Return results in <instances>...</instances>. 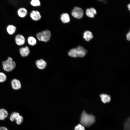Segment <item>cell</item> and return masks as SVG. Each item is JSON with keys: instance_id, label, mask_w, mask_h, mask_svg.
Returning a JSON list of instances; mask_svg holds the SVG:
<instances>
[{"instance_id": "1", "label": "cell", "mask_w": 130, "mask_h": 130, "mask_svg": "<svg viewBox=\"0 0 130 130\" xmlns=\"http://www.w3.org/2000/svg\"><path fill=\"white\" fill-rule=\"evenodd\" d=\"M95 121V117L92 114L87 113L84 110L80 117V122L82 125L86 127H89Z\"/></svg>"}, {"instance_id": "2", "label": "cell", "mask_w": 130, "mask_h": 130, "mask_svg": "<svg viewBox=\"0 0 130 130\" xmlns=\"http://www.w3.org/2000/svg\"><path fill=\"white\" fill-rule=\"evenodd\" d=\"M87 52V50L84 47L80 46L71 49L68 52V55L73 58H83Z\"/></svg>"}, {"instance_id": "3", "label": "cell", "mask_w": 130, "mask_h": 130, "mask_svg": "<svg viewBox=\"0 0 130 130\" xmlns=\"http://www.w3.org/2000/svg\"><path fill=\"white\" fill-rule=\"evenodd\" d=\"M2 64L4 70L7 72L12 71L16 66L15 62L10 57H9L6 60L3 61Z\"/></svg>"}, {"instance_id": "4", "label": "cell", "mask_w": 130, "mask_h": 130, "mask_svg": "<svg viewBox=\"0 0 130 130\" xmlns=\"http://www.w3.org/2000/svg\"><path fill=\"white\" fill-rule=\"evenodd\" d=\"M51 37L50 31L48 30L43 31L39 32L36 35L38 39L40 41L47 42L48 41Z\"/></svg>"}, {"instance_id": "5", "label": "cell", "mask_w": 130, "mask_h": 130, "mask_svg": "<svg viewBox=\"0 0 130 130\" xmlns=\"http://www.w3.org/2000/svg\"><path fill=\"white\" fill-rule=\"evenodd\" d=\"M71 14L74 17L78 19H80L83 16L84 12L81 8L75 7L72 11Z\"/></svg>"}, {"instance_id": "6", "label": "cell", "mask_w": 130, "mask_h": 130, "mask_svg": "<svg viewBox=\"0 0 130 130\" xmlns=\"http://www.w3.org/2000/svg\"><path fill=\"white\" fill-rule=\"evenodd\" d=\"M10 119L12 121H13L15 120L17 124L20 125L22 123L23 117L22 116L20 115L19 113L14 112L10 116Z\"/></svg>"}, {"instance_id": "7", "label": "cell", "mask_w": 130, "mask_h": 130, "mask_svg": "<svg viewBox=\"0 0 130 130\" xmlns=\"http://www.w3.org/2000/svg\"><path fill=\"white\" fill-rule=\"evenodd\" d=\"M14 40L16 44L19 46L23 45L26 42L25 37L21 34H17L15 37Z\"/></svg>"}, {"instance_id": "8", "label": "cell", "mask_w": 130, "mask_h": 130, "mask_svg": "<svg viewBox=\"0 0 130 130\" xmlns=\"http://www.w3.org/2000/svg\"><path fill=\"white\" fill-rule=\"evenodd\" d=\"M18 16L20 18H23L27 15L28 11L27 9L24 7H21L19 8L17 11Z\"/></svg>"}, {"instance_id": "9", "label": "cell", "mask_w": 130, "mask_h": 130, "mask_svg": "<svg viewBox=\"0 0 130 130\" xmlns=\"http://www.w3.org/2000/svg\"><path fill=\"white\" fill-rule=\"evenodd\" d=\"M19 52L21 55L24 57L28 56L30 51L29 47L26 46L20 48L19 49Z\"/></svg>"}, {"instance_id": "10", "label": "cell", "mask_w": 130, "mask_h": 130, "mask_svg": "<svg viewBox=\"0 0 130 130\" xmlns=\"http://www.w3.org/2000/svg\"><path fill=\"white\" fill-rule=\"evenodd\" d=\"M31 19L34 21H38L40 20L41 17L39 12L37 10L32 11L30 14Z\"/></svg>"}, {"instance_id": "11", "label": "cell", "mask_w": 130, "mask_h": 130, "mask_svg": "<svg viewBox=\"0 0 130 130\" xmlns=\"http://www.w3.org/2000/svg\"><path fill=\"white\" fill-rule=\"evenodd\" d=\"M6 31L9 35H12L14 34L17 30V28L14 25L12 24L8 25L6 28Z\"/></svg>"}, {"instance_id": "12", "label": "cell", "mask_w": 130, "mask_h": 130, "mask_svg": "<svg viewBox=\"0 0 130 130\" xmlns=\"http://www.w3.org/2000/svg\"><path fill=\"white\" fill-rule=\"evenodd\" d=\"M12 87L13 89L15 90H18L20 89L21 87V84L20 81L17 79H14L11 82Z\"/></svg>"}, {"instance_id": "13", "label": "cell", "mask_w": 130, "mask_h": 130, "mask_svg": "<svg viewBox=\"0 0 130 130\" xmlns=\"http://www.w3.org/2000/svg\"><path fill=\"white\" fill-rule=\"evenodd\" d=\"M36 64L37 67L40 69H44L47 65L46 62L42 59L37 60Z\"/></svg>"}, {"instance_id": "14", "label": "cell", "mask_w": 130, "mask_h": 130, "mask_svg": "<svg viewBox=\"0 0 130 130\" xmlns=\"http://www.w3.org/2000/svg\"><path fill=\"white\" fill-rule=\"evenodd\" d=\"M100 97L101 100L104 104L109 103L111 101V97L109 95L103 93L100 95Z\"/></svg>"}, {"instance_id": "15", "label": "cell", "mask_w": 130, "mask_h": 130, "mask_svg": "<svg viewBox=\"0 0 130 130\" xmlns=\"http://www.w3.org/2000/svg\"><path fill=\"white\" fill-rule=\"evenodd\" d=\"M92 33L89 31H86L84 33L83 38L87 41H90L93 38Z\"/></svg>"}, {"instance_id": "16", "label": "cell", "mask_w": 130, "mask_h": 130, "mask_svg": "<svg viewBox=\"0 0 130 130\" xmlns=\"http://www.w3.org/2000/svg\"><path fill=\"white\" fill-rule=\"evenodd\" d=\"M61 19L62 22L64 23H68L70 20L69 16L67 13H63L61 15Z\"/></svg>"}, {"instance_id": "17", "label": "cell", "mask_w": 130, "mask_h": 130, "mask_svg": "<svg viewBox=\"0 0 130 130\" xmlns=\"http://www.w3.org/2000/svg\"><path fill=\"white\" fill-rule=\"evenodd\" d=\"M8 115V112L6 110L3 109H0V120H4L7 117Z\"/></svg>"}, {"instance_id": "18", "label": "cell", "mask_w": 130, "mask_h": 130, "mask_svg": "<svg viewBox=\"0 0 130 130\" xmlns=\"http://www.w3.org/2000/svg\"><path fill=\"white\" fill-rule=\"evenodd\" d=\"M27 40L28 44L31 46H34L37 43V40L36 39L32 36L29 37L27 39Z\"/></svg>"}, {"instance_id": "19", "label": "cell", "mask_w": 130, "mask_h": 130, "mask_svg": "<svg viewBox=\"0 0 130 130\" xmlns=\"http://www.w3.org/2000/svg\"><path fill=\"white\" fill-rule=\"evenodd\" d=\"M30 3L32 6H39L40 5V1L39 0H32Z\"/></svg>"}, {"instance_id": "20", "label": "cell", "mask_w": 130, "mask_h": 130, "mask_svg": "<svg viewBox=\"0 0 130 130\" xmlns=\"http://www.w3.org/2000/svg\"><path fill=\"white\" fill-rule=\"evenodd\" d=\"M124 130H130V118H129L124 124Z\"/></svg>"}, {"instance_id": "21", "label": "cell", "mask_w": 130, "mask_h": 130, "mask_svg": "<svg viewBox=\"0 0 130 130\" xmlns=\"http://www.w3.org/2000/svg\"><path fill=\"white\" fill-rule=\"evenodd\" d=\"M6 74L2 72H0V82H5L6 79Z\"/></svg>"}, {"instance_id": "22", "label": "cell", "mask_w": 130, "mask_h": 130, "mask_svg": "<svg viewBox=\"0 0 130 130\" xmlns=\"http://www.w3.org/2000/svg\"><path fill=\"white\" fill-rule=\"evenodd\" d=\"M86 13L87 16L89 17L93 18L94 17L95 15L92 13L90 8H88L86 9Z\"/></svg>"}, {"instance_id": "23", "label": "cell", "mask_w": 130, "mask_h": 130, "mask_svg": "<svg viewBox=\"0 0 130 130\" xmlns=\"http://www.w3.org/2000/svg\"><path fill=\"white\" fill-rule=\"evenodd\" d=\"M74 130H85V128L83 125L79 124L75 127Z\"/></svg>"}, {"instance_id": "24", "label": "cell", "mask_w": 130, "mask_h": 130, "mask_svg": "<svg viewBox=\"0 0 130 130\" xmlns=\"http://www.w3.org/2000/svg\"><path fill=\"white\" fill-rule=\"evenodd\" d=\"M90 9L92 13L94 15L97 14V11L95 8L93 7H91Z\"/></svg>"}, {"instance_id": "25", "label": "cell", "mask_w": 130, "mask_h": 130, "mask_svg": "<svg viewBox=\"0 0 130 130\" xmlns=\"http://www.w3.org/2000/svg\"><path fill=\"white\" fill-rule=\"evenodd\" d=\"M126 39L129 41L130 40V32L129 31L126 35Z\"/></svg>"}, {"instance_id": "26", "label": "cell", "mask_w": 130, "mask_h": 130, "mask_svg": "<svg viewBox=\"0 0 130 130\" xmlns=\"http://www.w3.org/2000/svg\"><path fill=\"white\" fill-rule=\"evenodd\" d=\"M0 130H8L6 128L4 127H0Z\"/></svg>"}, {"instance_id": "27", "label": "cell", "mask_w": 130, "mask_h": 130, "mask_svg": "<svg viewBox=\"0 0 130 130\" xmlns=\"http://www.w3.org/2000/svg\"><path fill=\"white\" fill-rule=\"evenodd\" d=\"M127 7L128 8V9L129 10H130V4H128L127 5Z\"/></svg>"}]
</instances>
